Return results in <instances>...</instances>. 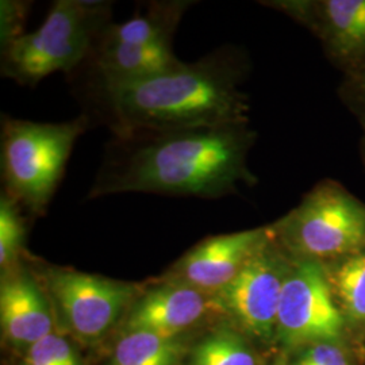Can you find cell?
<instances>
[{
	"label": "cell",
	"instance_id": "6da1fadb",
	"mask_svg": "<svg viewBox=\"0 0 365 365\" xmlns=\"http://www.w3.org/2000/svg\"><path fill=\"white\" fill-rule=\"evenodd\" d=\"M255 141L249 122L113 135L87 197L129 192L200 199L233 195L257 182L248 163Z\"/></svg>",
	"mask_w": 365,
	"mask_h": 365
},
{
	"label": "cell",
	"instance_id": "ffe728a7",
	"mask_svg": "<svg viewBox=\"0 0 365 365\" xmlns=\"http://www.w3.org/2000/svg\"><path fill=\"white\" fill-rule=\"evenodd\" d=\"M31 1L1 0L0 1V48L4 49L25 33Z\"/></svg>",
	"mask_w": 365,
	"mask_h": 365
},
{
	"label": "cell",
	"instance_id": "9a60e30c",
	"mask_svg": "<svg viewBox=\"0 0 365 365\" xmlns=\"http://www.w3.org/2000/svg\"><path fill=\"white\" fill-rule=\"evenodd\" d=\"M334 299L349 331H365V250L325 264Z\"/></svg>",
	"mask_w": 365,
	"mask_h": 365
},
{
	"label": "cell",
	"instance_id": "8992f818",
	"mask_svg": "<svg viewBox=\"0 0 365 365\" xmlns=\"http://www.w3.org/2000/svg\"><path fill=\"white\" fill-rule=\"evenodd\" d=\"M349 329L334 299L324 262L292 261L277 313L276 336L288 348L342 344Z\"/></svg>",
	"mask_w": 365,
	"mask_h": 365
},
{
	"label": "cell",
	"instance_id": "8fae6325",
	"mask_svg": "<svg viewBox=\"0 0 365 365\" xmlns=\"http://www.w3.org/2000/svg\"><path fill=\"white\" fill-rule=\"evenodd\" d=\"M172 43L135 46L102 36L86 61L69 76L78 78V91L113 88L172 71L182 66Z\"/></svg>",
	"mask_w": 365,
	"mask_h": 365
},
{
	"label": "cell",
	"instance_id": "5b68a950",
	"mask_svg": "<svg viewBox=\"0 0 365 365\" xmlns=\"http://www.w3.org/2000/svg\"><path fill=\"white\" fill-rule=\"evenodd\" d=\"M271 227L292 259L327 264L365 250V203L325 179Z\"/></svg>",
	"mask_w": 365,
	"mask_h": 365
},
{
	"label": "cell",
	"instance_id": "ba28073f",
	"mask_svg": "<svg viewBox=\"0 0 365 365\" xmlns=\"http://www.w3.org/2000/svg\"><path fill=\"white\" fill-rule=\"evenodd\" d=\"M42 280L68 324L90 339L103 334L141 291L130 283L63 268H48Z\"/></svg>",
	"mask_w": 365,
	"mask_h": 365
},
{
	"label": "cell",
	"instance_id": "277c9868",
	"mask_svg": "<svg viewBox=\"0 0 365 365\" xmlns=\"http://www.w3.org/2000/svg\"><path fill=\"white\" fill-rule=\"evenodd\" d=\"M111 24L110 1L56 0L37 30L1 49V76L22 86H36L57 72L69 76Z\"/></svg>",
	"mask_w": 365,
	"mask_h": 365
},
{
	"label": "cell",
	"instance_id": "7402d4cb",
	"mask_svg": "<svg viewBox=\"0 0 365 365\" xmlns=\"http://www.w3.org/2000/svg\"><path fill=\"white\" fill-rule=\"evenodd\" d=\"M294 365H353L342 344L321 342L303 348Z\"/></svg>",
	"mask_w": 365,
	"mask_h": 365
},
{
	"label": "cell",
	"instance_id": "3957f363",
	"mask_svg": "<svg viewBox=\"0 0 365 365\" xmlns=\"http://www.w3.org/2000/svg\"><path fill=\"white\" fill-rule=\"evenodd\" d=\"M84 113L66 122H34L3 115L0 167L3 192L27 214L43 215L64 178L80 135L91 126Z\"/></svg>",
	"mask_w": 365,
	"mask_h": 365
},
{
	"label": "cell",
	"instance_id": "d6986e66",
	"mask_svg": "<svg viewBox=\"0 0 365 365\" xmlns=\"http://www.w3.org/2000/svg\"><path fill=\"white\" fill-rule=\"evenodd\" d=\"M24 365H80V361L66 339L51 334L30 346Z\"/></svg>",
	"mask_w": 365,
	"mask_h": 365
},
{
	"label": "cell",
	"instance_id": "5bb4252c",
	"mask_svg": "<svg viewBox=\"0 0 365 365\" xmlns=\"http://www.w3.org/2000/svg\"><path fill=\"white\" fill-rule=\"evenodd\" d=\"M195 3L191 0L149 1L144 11L135 14L126 22L108 25L103 37L135 46L172 43L182 15Z\"/></svg>",
	"mask_w": 365,
	"mask_h": 365
},
{
	"label": "cell",
	"instance_id": "4fadbf2b",
	"mask_svg": "<svg viewBox=\"0 0 365 365\" xmlns=\"http://www.w3.org/2000/svg\"><path fill=\"white\" fill-rule=\"evenodd\" d=\"M0 319L4 334L30 346L52 333V315L43 288L26 269H7L0 284Z\"/></svg>",
	"mask_w": 365,
	"mask_h": 365
},
{
	"label": "cell",
	"instance_id": "9c48e42d",
	"mask_svg": "<svg viewBox=\"0 0 365 365\" xmlns=\"http://www.w3.org/2000/svg\"><path fill=\"white\" fill-rule=\"evenodd\" d=\"M261 4L306 27L344 75L365 66V0H268Z\"/></svg>",
	"mask_w": 365,
	"mask_h": 365
},
{
	"label": "cell",
	"instance_id": "e0dca14e",
	"mask_svg": "<svg viewBox=\"0 0 365 365\" xmlns=\"http://www.w3.org/2000/svg\"><path fill=\"white\" fill-rule=\"evenodd\" d=\"M191 365H259L244 339L232 331H220L200 341L191 354Z\"/></svg>",
	"mask_w": 365,
	"mask_h": 365
},
{
	"label": "cell",
	"instance_id": "44dd1931",
	"mask_svg": "<svg viewBox=\"0 0 365 365\" xmlns=\"http://www.w3.org/2000/svg\"><path fill=\"white\" fill-rule=\"evenodd\" d=\"M339 95L365 134V66L349 75H344Z\"/></svg>",
	"mask_w": 365,
	"mask_h": 365
},
{
	"label": "cell",
	"instance_id": "ac0fdd59",
	"mask_svg": "<svg viewBox=\"0 0 365 365\" xmlns=\"http://www.w3.org/2000/svg\"><path fill=\"white\" fill-rule=\"evenodd\" d=\"M25 209L1 191L0 195V265L1 269H10L21 257L25 237L26 218Z\"/></svg>",
	"mask_w": 365,
	"mask_h": 365
},
{
	"label": "cell",
	"instance_id": "2e32d148",
	"mask_svg": "<svg viewBox=\"0 0 365 365\" xmlns=\"http://www.w3.org/2000/svg\"><path fill=\"white\" fill-rule=\"evenodd\" d=\"M184 345L176 336L152 331H128L119 339L114 365H178Z\"/></svg>",
	"mask_w": 365,
	"mask_h": 365
},
{
	"label": "cell",
	"instance_id": "7c38bea8",
	"mask_svg": "<svg viewBox=\"0 0 365 365\" xmlns=\"http://www.w3.org/2000/svg\"><path fill=\"white\" fill-rule=\"evenodd\" d=\"M210 310H214L210 294L168 277L140 291L129 307L125 330L176 336Z\"/></svg>",
	"mask_w": 365,
	"mask_h": 365
},
{
	"label": "cell",
	"instance_id": "52a82bcc",
	"mask_svg": "<svg viewBox=\"0 0 365 365\" xmlns=\"http://www.w3.org/2000/svg\"><path fill=\"white\" fill-rule=\"evenodd\" d=\"M292 261L272 235L229 284L211 295L214 312L227 315L255 339H272Z\"/></svg>",
	"mask_w": 365,
	"mask_h": 365
},
{
	"label": "cell",
	"instance_id": "7a4b0ae2",
	"mask_svg": "<svg viewBox=\"0 0 365 365\" xmlns=\"http://www.w3.org/2000/svg\"><path fill=\"white\" fill-rule=\"evenodd\" d=\"M248 60L235 46H222L195 63L113 88L78 92L113 135L190 130L249 122L242 86Z\"/></svg>",
	"mask_w": 365,
	"mask_h": 365
},
{
	"label": "cell",
	"instance_id": "30bf717a",
	"mask_svg": "<svg viewBox=\"0 0 365 365\" xmlns=\"http://www.w3.org/2000/svg\"><path fill=\"white\" fill-rule=\"evenodd\" d=\"M272 235L268 225L209 237L182 256L170 279L212 295L229 284Z\"/></svg>",
	"mask_w": 365,
	"mask_h": 365
},
{
	"label": "cell",
	"instance_id": "603a6c76",
	"mask_svg": "<svg viewBox=\"0 0 365 365\" xmlns=\"http://www.w3.org/2000/svg\"><path fill=\"white\" fill-rule=\"evenodd\" d=\"M361 158H363V163H364L365 167V134L364 137H363V140H361Z\"/></svg>",
	"mask_w": 365,
	"mask_h": 365
}]
</instances>
